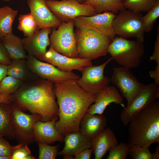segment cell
Masks as SVG:
<instances>
[{"label": "cell", "mask_w": 159, "mask_h": 159, "mask_svg": "<svg viewBox=\"0 0 159 159\" xmlns=\"http://www.w3.org/2000/svg\"><path fill=\"white\" fill-rule=\"evenodd\" d=\"M11 103H0V136L12 140L15 138L11 120Z\"/></svg>", "instance_id": "cb8c5ba5"}, {"label": "cell", "mask_w": 159, "mask_h": 159, "mask_svg": "<svg viewBox=\"0 0 159 159\" xmlns=\"http://www.w3.org/2000/svg\"><path fill=\"white\" fill-rule=\"evenodd\" d=\"M159 159V145L158 146L155 148V152L152 154V159Z\"/></svg>", "instance_id": "b9f144b4"}, {"label": "cell", "mask_w": 159, "mask_h": 159, "mask_svg": "<svg viewBox=\"0 0 159 159\" xmlns=\"http://www.w3.org/2000/svg\"><path fill=\"white\" fill-rule=\"evenodd\" d=\"M158 0H124L125 9L137 12H147Z\"/></svg>", "instance_id": "f1b7e54d"}, {"label": "cell", "mask_w": 159, "mask_h": 159, "mask_svg": "<svg viewBox=\"0 0 159 159\" xmlns=\"http://www.w3.org/2000/svg\"><path fill=\"white\" fill-rule=\"evenodd\" d=\"M128 143L130 147H149L159 142V101H155L144 109L128 125Z\"/></svg>", "instance_id": "3957f363"}, {"label": "cell", "mask_w": 159, "mask_h": 159, "mask_svg": "<svg viewBox=\"0 0 159 159\" xmlns=\"http://www.w3.org/2000/svg\"><path fill=\"white\" fill-rule=\"evenodd\" d=\"M92 148L95 159H101L112 146L118 144L114 132L105 128L92 138Z\"/></svg>", "instance_id": "44dd1931"}, {"label": "cell", "mask_w": 159, "mask_h": 159, "mask_svg": "<svg viewBox=\"0 0 159 159\" xmlns=\"http://www.w3.org/2000/svg\"><path fill=\"white\" fill-rule=\"evenodd\" d=\"M52 31V28H44L32 36L22 39L23 47L29 54L41 60L47 52V47L50 45L49 36Z\"/></svg>", "instance_id": "2e32d148"}, {"label": "cell", "mask_w": 159, "mask_h": 159, "mask_svg": "<svg viewBox=\"0 0 159 159\" xmlns=\"http://www.w3.org/2000/svg\"><path fill=\"white\" fill-rule=\"evenodd\" d=\"M41 61L46 62L66 72H72L74 69L81 72L85 67L92 65L91 60L67 57L57 52L51 45Z\"/></svg>", "instance_id": "9a60e30c"}, {"label": "cell", "mask_w": 159, "mask_h": 159, "mask_svg": "<svg viewBox=\"0 0 159 159\" xmlns=\"http://www.w3.org/2000/svg\"><path fill=\"white\" fill-rule=\"evenodd\" d=\"M26 61L28 68L32 73L54 84L70 80H77L80 77L72 72L62 71L52 64L43 62L32 55H27Z\"/></svg>", "instance_id": "7c38bea8"}, {"label": "cell", "mask_w": 159, "mask_h": 159, "mask_svg": "<svg viewBox=\"0 0 159 159\" xmlns=\"http://www.w3.org/2000/svg\"><path fill=\"white\" fill-rule=\"evenodd\" d=\"M18 13L8 6L0 7V39L12 33V25Z\"/></svg>", "instance_id": "d4e9b609"}, {"label": "cell", "mask_w": 159, "mask_h": 159, "mask_svg": "<svg viewBox=\"0 0 159 159\" xmlns=\"http://www.w3.org/2000/svg\"><path fill=\"white\" fill-rule=\"evenodd\" d=\"M11 62L8 53L0 39V64L8 65Z\"/></svg>", "instance_id": "74e56055"}, {"label": "cell", "mask_w": 159, "mask_h": 159, "mask_svg": "<svg viewBox=\"0 0 159 159\" xmlns=\"http://www.w3.org/2000/svg\"><path fill=\"white\" fill-rule=\"evenodd\" d=\"M77 57L92 60L106 55L112 40L94 30L77 28L75 32Z\"/></svg>", "instance_id": "277c9868"}, {"label": "cell", "mask_w": 159, "mask_h": 159, "mask_svg": "<svg viewBox=\"0 0 159 159\" xmlns=\"http://www.w3.org/2000/svg\"><path fill=\"white\" fill-rule=\"evenodd\" d=\"M56 120L37 122L33 128L34 141L49 145L57 141L64 142V138L55 127Z\"/></svg>", "instance_id": "d6986e66"}, {"label": "cell", "mask_w": 159, "mask_h": 159, "mask_svg": "<svg viewBox=\"0 0 159 159\" xmlns=\"http://www.w3.org/2000/svg\"><path fill=\"white\" fill-rule=\"evenodd\" d=\"M77 0L80 3L82 4L85 2L87 0Z\"/></svg>", "instance_id": "f6af8a7d"}, {"label": "cell", "mask_w": 159, "mask_h": 159, "mask_svg": "<svg viewBox=\"0 0 159 159\" xmlns=\"http://www.w3.org/2000/svg\"><path fill=\"white\" fill-rule=\"evenodd\" d=\"M149 147L140 145H135L130 147L129 155L132 159H152V153Z\"/></svg>", "instance_id": "836d02e7"}, {"label": "cell", "mask_w": 159, "mask_h": 159, "mask_svg": "<svg viewBox=\"0 0 159 159\" xmlns=\"http://www.w3.org/2000/svg\"><path fill=\"white\" fill-rule=\"evenodd\" d=\"M27 2L39 30L47 27L56 28L62 22L50 11L46 0H27Z\"/></svg>", "instance_id": "e0dca14e"}, {"label": "cell", "mask_w": 159, "mask_h": 159, "mask_svg": "<svg viewBox=\"0 0 159 159\" xmlns=\"http://www.w3.org/2000/svg\"><path fill=\"white\" fill-rule=\"evenodd\" d=\"M39 149V159H55L58 155L59 145L51 146L49 144L37 142Z\"/></svg>", "instance_id": "d6a6232c"}, {"label": "cell", "mask_w": 159, "mask_h": 159, "mask_svg": "<svg viewBox=\"0 0 159 159\" xmlns=\"http://www.w3.org/2000/svg\"><path fill=\"white\" fill-rule=\"evenodd\" d=\"M3 137L0 136V155L11 156L18 145L13 146Z\"/></svg>", "instance_id": "d590c367"}, {"label": "cell", "mask_w": 159, "mask_h": 159, "mask_svg": "<svg viewBox=\"0 0 159 159\" xmlns=\"http://www.w3.org/2000/svg\"><path fill=\"white\" fill-rule=\"evenodd\" d=\"M8 65L0 64V83L7 75Z\"/></svg>", "instance_id": "60d3db41"}, {"label": "cell", "mask_w": 159, "mask_h": 159, "mask_svg": "<svg viewBox=\"0 0 159 159\" xmlns=\"http://www.w3.org/2000/svg\"><path fill=\"white\" fill-rule=\"evenodd\" d=\"M157 33L156 40L155 42L154 49L152 55L150 57L149 61L155 60L157 63V65L155 70L159 71V28L158 27Z\"/></svg>", "instance_id": "8d00e7d4"}, {"label": "cell", "mask_w": 159, "mask_h": 159, "mask_svg": "<svg viewBox=\"0 0 159 159\" xmlns=\"http://www.w3.org/2000/svg\"><path fill=\"white\" fill-rule=\"evenodd\" d=\"M12 95L13 104L23 112L27 110L39 115L42 121L57 120L58 118L54 84L51 81L42 79L23 83Z\"/></svg>", "instance_id": "7a4b0ae2"}, {"label": "cell", "mask_w": 159, "mask_h": 159, "mask_svg": "<svg viewBox=\"0 0 159 159\" xmlns=\"http://www.w3.org/2000/svg\"><path fill=\"white\" fill-rule=\"evenodd\" d=\"M63 159H75L74 157L72 155H63Z\"/></svg>", "instance_id": "7bdbcfd3"}, {"label": "cell", "mask_w": 159, "mask_h": 159, "mask_svg": "<svg viewBox=\"0 0 159 159\" xmlns=\"http://www.w3.org/2000/svg\"><path fill=\"white\" fill-rule=\"evenodd\" d=\"M159 16V0L142 16L143 25L145 32H149L153 29L154 24Z\"/></svg>", "instance_id": "4dcf8cb0"}, {"label": "cell", "mask_w": 159, "mask_h": 159, "mask_svg": "<svg viewBox=\"0 0 159 159\" xmlns=\"http://www.w3.org/2000/svg\"><path fill=\"white\" fill-rule=\"evenodd\" d=\"M82 4L92 6L97 14L105 11L117 14L125 9L121 0H87Z\"/></svg>", "instance_id": "484cf974"}, {"label": "cell", "mask_w": 159, "mask_h": 159, "mask_svg": "<svg viewBox=\"0 0 159 159\" xmlns=\"http://www.w3.org/2000/svg\"><path fill=\"white\" fill-rule=\"evenodd\" d=\"M124 100L116 87L108 86L97 95L94 103L91 105L87 112L92 115L102 114L107 107L112 103L120 105L122 107Z\"/></svg>", "instance_id": "ac0fdd59"}, {"label": "cell", "mask_w": 159, "mask_h": 159, "mask_svg": "<svg viewBox=\"0 0 159 159\" xmlns=\"http://www.w3.org/2000/svg\"><path fill=\"white\" fill-rule=\"evenodd\" d=\"M106 125V119L104 115H92L86 112L80 122V132L92 138L104 130Z\"/></svg>", "instance_id": "7402d4cb"}, {"label": "cell", "mask_w": 159, "mask_h": 159, "mask_svg": "<svg viewBox=\"0 0 159 159\" xmlns=\"http://www.w3.org/2000/svg\"><path fill=\"white\" fill-rule=\"evenodd\" d=\"M141 13L129 9L120 11L114 18L112 23L116 35L125 38H135L144 42V33Z\"/></svg>", "instance_id": "8992f818"}, {"label": "cell", "mask_w": 159, "mask_h": 159, "mask_svg": "<svg viewBox=\"0 0 159 159\" xmlns=\"http://www.w3.org/2000/svg\"><path fill=\"white\" fill-rule=\"evenodd\" d=\"M108 52L122 67L129 69L137 68L140 66L144 54V43L116 36L111 41Z\"/></svg>", "instance_id": "5b68a950"}, {"label": "cell", "mask_w": 159, "mask_h": 159, "mask_svg": "<svg viewBox=\"0 0 159 159\" xmlns=\"http://www.w3.org/2000/svg\"><path fill=\"white\" fill-rule=\"evenodd\" d=\"M112 57L99 65H92L85 67L81 72V77L76 80L79 86L87 93L97 95L109 86L110 80L104 75V71L107 65L113 60Z\"/></svg>", "instance_id": "8fae6325"}, {"label": "cell", "mask_w": 159, "mask_h": 159, "mask_svg": "<svg viewBox=\"0 0 159 159\" xmlns=\"http://www.w3.org/2000/svg\"><path fill=\"white\" fill-rule=\"evenodd\" d=\"M1 39L11 60L26 59L27 55L23 47L22 39L12 33Z\"/></svg>", "instance_id": "603a6c76"}, {"label": "cell", "mask_w": 159, "mask_h": 159, "mask_svg": "<svg viewBox=\"0 0 159 159\" xmlns=\"http://www.w3.org/2000/svg\"><path fill=\"white\" fill-rule=\"evenodd\" d=\"M11 120L15 138L19 143L30 144L34 142L33 128L37 121H42L38 114H28L11 102Z\"/></svg>", "instance_id": "9c48e42d"}, {"label": "cell", "mask_w": 159, "mask_h": 159, "mask_svg": "<svg viewBox=\"0 0 159 159\" xmlns=\"http://www.w3.org/2000/svg\"><path fill=\"white\" fill-rule=\"evenodd\" d=\"M130 146L128 143L121 142L109 150L107 159H126L129 155Z\"/></svg>", "instance_id": "1f68e13d"}, {"label": "cell", "mask_w": 159, "mask_h": 159, "mask_svg": "<svg viewBox=\"0 0 159 159\" xmlns=\"http://www.w3.org/2000/svg\"><path fill=\"white\" fill-rule=\"evenodd\" d=\"M50 11L60 21L66 22L81 16H90L96 13L92 6L80 3L77 0H46Z\"/></svg>", "instance_id": "30bf717a"}, {"label": "cell", "mask_w": 159, "mask_h": 159, "mask_svg": "<svg viewBox=\"0 0 159 159\" xmlns=\"http://www.w3.org/2000/svg\"><path fill=\"white\" fill-rule=\"evenodd\" d=\"M116 15L111 11H105L92 16H80L74 19V26L77 28L94 30L112 41L116 35L112 25Z\"/></svg>", "instance_id": "4fadbf2b"}, {"label": "cell", "mask_w": 159, "mask_h": 159, "mask_svg": "<svg viewBox=\"0 0 159 159\" xmlns=\"http://www.w3.org/2000/svg\"><path fill=\"white\" fill-rule=\"evenodd\" d=\"M110 81L118 88L127 104L145 86L138 80L129 69L122 67L113 68Z\"/></svg>", "instance_id": "5bb4252c"}, {"label": "cell", "mask_w": 159, "mask_h": 159, "mask_svg": "<svg viewBox=\"0 0 159 159\" xmlns=\"http://www.w3.org/2000/svg\"><path fill=\"white\" fill-rule=\"evenodd\" d=\"M74 26V20L62 22L57 29H52L49 39L50 45L54 50L71 58L77 57Z\"/></svg>", "instance_id": "ba28073f"}, {"label": "cell", "mask_w": 159, "mask_h": 159, "mask_svg": "<svg viewBox=\"0 0 159 159\" xmlns=\"http://www.w3.org/2000/svg\"><path fill=\"white\" fill-rule=\"evenodd\" d=\"M8 65L7 75L22 81L27 80L29 77L30 70L27 65L26 59L12 60Z\"/></svg>", "instance_id": "4316f807"}, {"label": "cell", "mask_w": 159, "mask_h": 159, "mask_svg": "<svg viewBox=\"0 0 159 159\" xmlns=\"http://www.w3.org/2000/svg\"><path fill=\"white\" fill-rule=\"evenodd\" d=\"M27 144L19 143L11 156V159H35Z\"/></svg>", "instance_id": "e575fe53"}, {"label": "cell", "mask_w": 159, "mask_h": 159, "mask_svg": "<svg viewBox=\"0 0 159 159\" xmlns=\"http://www.w3.org/2000/svg\"><path fill=\"white\" fill-rule=\"evenodd\" d=\"M93 152L92 148L86 149L74 155L75 159H90Z\"/></svg>", "instance_id": "f35d334b"}, {"label": "cell", "mask_w": 159, "mask_h": 159, "mask_svg": "<svg viewBox=\"0 0 159 159\" xmlns=\"http://www.w3.org/2000/svg\"><path fill=\"white\" fill-rule=\"evenodd\" d=\"M23 82L11 76H5L0 83V95L13 94L21 87Z\"/></svg>", "instance_id": "f546056e"}, {"label": "cell", "mask_w": 159, "mask_h": 159, "mask_svg": "<svg viewBox=\"0 0 159 159\" xmlns=\"http://www.w3.org/2000/svg\"><path fill=\"white\" fill-rule=\"evenodd\" d=\"M159 98V86L154 83L145 85L127 104L126 107H122L120 116L124 125H128L144 109Z\"/></svg>", "instance_id": "52a82bcc"}, {"label": "cell", "mask_w": 159, "mask_h": 159, "mask_svg": "<svg viewBox=\"0 0 159 159\" xmlns=\"http://www.w3.org/2000/svg\"><path fill=\"white\" fill-rule=\"evenodd\" d=\"M0 159H11V156L0 155Z\"/></svg>", "instance_id": "ee69618b"}, {"label": "cell", "mask_w": 159, "mask_h": 159, "mask_svg": "<svg viewBox=\"0 0 159 159\" xmlns=\"http://www.w3.org/2000/svg\"><path fill=\"white\" fill-rule=\"evenodd\" d=\"M19 20L18 28L26 37L32 36L39 30L36 21L30 13L19 15Z\"/></svg>", "instance_id": "83f0119b"}, {"label": "cell", "mask_w": 159, "mask_h": 159, "mask_svg": "<svg viewBox=\"0 0 159 159\" xmlns=\"http://www.w3.org/2000/svg\"><path fill=\"white\" fill-rule=\"evenodd\" d=\"M64 146L58 153L60 155H72L92 147V138L82 134L80 131L71 133L64 137Z\"/></svg>", "instance_id": "ffe728a7"}, {"label": "cell", "mask_w": 159, "mask_h": 159, "mask_svg": "<svg viewBox=\"0 0 159 159\" xmlns=\"http://www.w3.org/2000/svg\"><path fill=\"white\" fill-rule=\"evenodd\" d=\"M54 87L59 118L55 127L64 138L71 133L80 131V120L94 102L96 95L86 92L75 80L54 83Z\"/></svg>", "instance_id": "6da1fadb"}, {"label": "cell", "mask_w": 159, "mask_h": 159, "mask_svg": "<svg viewBox=\"0 0 159 159\" xmlns=\"http://www.w3.org/2000/svg\"><path fill=\"white\" fill-rule=\"evenodd\" d=\"M1 0L4 1L8 2V1H10L11 0Z\"/></svg>", "instance_id": "bcb514c9"}, {"label": "cell", "mask_w": 159, "mask_h": 159, "mask_svg": "<svg viewBox=\"0 0 159 159\" xmlns=\"http://www.w3.org/2000/svg\"><path fill=\"white\" fill-rule=\"evenodd\" d=\"M122 0L123 1H124V0Z\"/></svg>", "instance_id": "7dc6e473"}, {"label": "cell", "mask_w": 159, "mask_h": 159, "mask_svg": "<svg viewBox=\"0 0 159 159\" xmlns=\"http://www.w3.org/2000/svg\"><path fill=\"white\" fill-rule=\"evenodd\" d=\"M12 94L0 95V103L4 102L10 103L12 102Z\"/></svg>", "instance_id": "ab89813d"}]
</instances>
